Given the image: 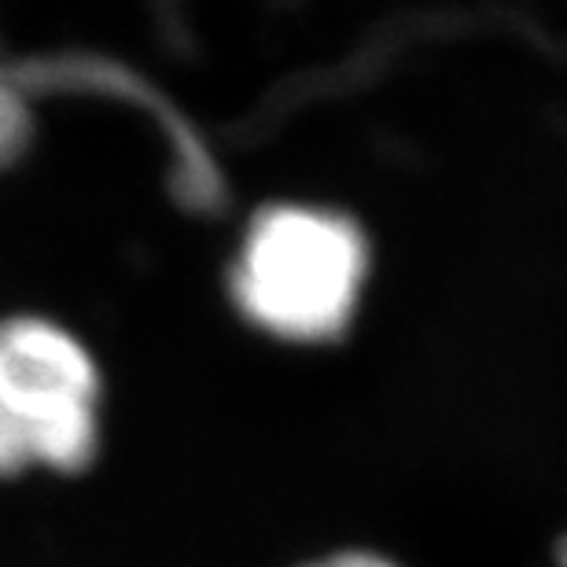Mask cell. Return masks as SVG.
Listing matches in <instances>:
<instances>
[{"label":"cell","mask_w":567,"mask_h":567,"mask_svg":"<svg viewBox=\"0 0 567 567\" xmlns=\"http://www.w3.org/2000/svg\"><path fill=\"white\" fill-rule=\"evenodd\" d=\"M560 564H564V567H567V538H564V542H560Z\"/></svg>","instance_id":"obj_5"},{"label":"cell","mask_w":567,"mask_h":567,"mask_svg":"<svg viewBox=\"0 0 567 567\" xmlns=\"http://www.w3.org/2000/svg\"><path fill=\"white\" fill-rule=\"evenodd\" d=\"M365 269L369 244L354 218L277 203L244 236L233 295L258 328L317 343L347 328Z\"/></svg>","instance_id":"obj_1"},{"label":"cell","mask_w":567,"mask_h":567,"mask_svg":"<svg viewBox=\"0 0 567 567\" xmlns=\"http://www.w3.org/2000/svg\"><path fill=\"white\" fill-rule=\"evenodd\" d=\"M96 369L60 324H0V475L30 464L78 472L96 450Z\"/></svg>","instance_id":"obj_2"},{"label":"cell","mask_w":567,"mask_h":567,"mask_svg":"<svg viewBox=\"0 0 567 567\" xmlns=\"http://www.w3.org/2000/svg\"><path fill=\"white\" fill-rule=\"evenodd\" d=\"M310 567H394V564L383 557H372V553H339V557H328Z\"/></svg>","instance_id":"obj_4"},{"label":"cell","mask_w":567,"mask_h":567,"mask_svg":"<svg viewBox=\"0 0 567 567\" xmlns=\"http://www.w3.org/2000/svg\"><path fill=\"white\" fill-rule=\"evenodd\" d=\"M30 137V115L22 104L19 85H11L8 78H0V166L11 163Z\"/></svg>","instance_id":"obj_3"}]
</instances>
